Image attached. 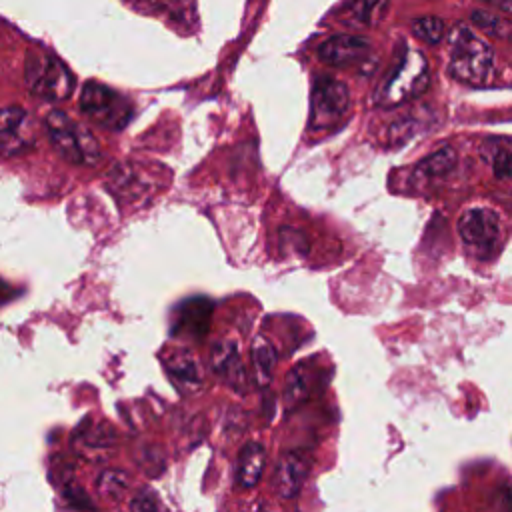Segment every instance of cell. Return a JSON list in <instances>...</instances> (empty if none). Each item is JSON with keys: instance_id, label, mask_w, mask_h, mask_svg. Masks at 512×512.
<instances>
[{"instance_id": "cell-1", "label": "cell", "mask_w": 512, "mask_h": 512, "mask_svg": "<svg viewBox=\"0 0 512 512\" xmlns=\"http://www.w3.org/2000/svg\"><path fill=\"white\" fill-rule=\"evenodd\" d=\"M492 68L494 52L490 44L468 26H456L450 36V76L458 82L480 86L490 78Z\"/></svg>"}, {"instance_id": "cell-2", "label": "cell", "mask_w": 512, "mask_h": 512, "mask_svg": "<svg viewBox=\"0 0 512 512\" xmlns=\"http://www.w3.org/2000/svg\"><path fill=\"white\" fill-rule=\"evenodd\" d=\"M428 82L430 74L424 56L418 50L404 48L392 74L376 90L374 100L378 106H398L420 96L428 88Z\"/></svg>"}, {"instance_id": "cell-3", "label": "cell", "mask_w": 512, "mask_h": 512, "mask_svg": "<svg viewBox=\"0 0 512 512\" xmlns=\"http://www.w3.org/2000/svg\"><path fill=\"white\" fill-rule=\"evenodd\" d=\"M46 130L56 150L72 164L92 166L100 160V144L94 134L80 122L72 120L62 110H52L46 116Z\"/></svg>"}, {"instance_id": "cell-4", "label": "cell", "mask_w": 512, "mask_h": 512, "mask_svg": "<svg viewBox=\"0 0 512 512\" xmlns=\"http://www.w3.org/2000/svg\"><path fill=\"white\" fill-rule=\"evenodd\" d=\"M28 90L44 100H66L74 88V76L62 60L52 54H30L24 64Z\"/></svg>"}, {"instance_id": "cell-5", "label": "cell", "mask_w": 512, "mask_h": 512, "mask_svg": "<svg viewBox=\"0 0 512 512\" xmlns=\"http://www.w3.org/2000/svg\"><path fill=\"white\" fill-rule=\"evenodd\" d=\"M80 110L96 124L120 130L132 118V104L120 92L100 84L86 82L80 92Z\"/></svg>"}, {"instance_id": "cell-6", "label": "cell", "mask_w": 512, "mask_h": 512, "mask_svg": "<svg viewBox=\"0 0 512 512\" xmlns=\"http://www.w3.org/2000/svg\"><path fill=\"white\" fill-rule=\"evenodd\" d=\"M310 102H312L310 128L312 130L332 128L340 122V118L348 110V104H350L348 88L332 76H320L314 82Z\"/></svg>"}, {"instance_id": "cell-7", "label": "cell", "mask_w": 512, "mask_h": 512, "mask_svg": "<svg viewBox=\"0 0 512 512\" xmlns=\"http://www.w3.org/2000/svg\"><path fill=\"white\" fill-rule=\"evenodd\" d=\"M458 232L468 246L476 248L482 254H490L494 252V248L498 250L500 244V216L486 206L468 208L458 220Z\"/></svg>"}, {"instance_id": "cell-8", "label": "cell", "mask_w": 512, "mask_h": 512, "mask_svg": "<svg viewBox=\"0 0 512 512\" xmlns=\"http://www.w3.org/2000/svg\"><path fill=\"white\" fill-rule=\"evenodd\" d=\"M370 52V42L362 36H350V34H338L328 38L318 48V58L334 68H344L350 64H356L364 60Z\"/></svg>"}, {"instance_id": "cell-9", "label": "cell", "mask_w": 512, "mask_h": 512, "mask_svg": "<svg viewBox=\"0 0 512 512\" xmlns=\"http://www.w3.org/2000/svg\"><path fill=\"white\" fill-rule=\"evenodd\" d=\"M30 118L20 106L0 108V156L16 154L30 144Z\"/></svg>"}, {"instance_id": "cell-10", "label": "cell", "mask_w": 512, "mask_h": 512, "mask_svg": "<svg viewBox=\"0 0 512 512\" xmlns=\"http://www.w3.org/2000/svg\"><path fill=\"white\" fill-rule=\"evenodd\" d=\"M310 474V460L300 450L282 454L276 468V490L282 498H294Z\"/></svg>"}, {"instance_id": "cell-11", "label": "cell", "mask_w": 512, "mask_h": 512, "mask_svg": "<svg viewBox=\"0 0 512 512\" xmlns=\"http://www.w3.org/2000/svg\"><path fill=\"white\" fill-rule=\"evenodd\" d=\"M108 186L120 200L130 202V200L144 198L148 194L150 180L140 170V166L132 162H122V164H116L114 170L110 172Z\"/></svg>"}, {"instance_id": "cell-12", "label": "cell", "mask_w": 512, "mask_h": 512, "mask_svg": "<svg viewBox=\"0 0 512 512\" xmlns=\"http://www.w3.org/2000/svg\"><path fill=\"white\" fill-rule=\"evenodd\" d=\"M212 370L238 392L246 390V372L238 358V348L234 342H218L212 350Z\"/></svg>"}, {"instance_id": "cell-13", "label": "cell", "mask_w": 512, "mask_h": 512, "mask_svg": "<svg viewBox=\"0 0 512 512\" xmlns=\"http://www.w3.org/2000/svg\"><path fill=\"white\" fill-rule=\"evenodd\" d=\"M266 466V450L260 442H246L238 454L236 462V486L242 490L254 488L264 472Z\"/></svg>"}, {"instance_id": "cell-14", "label": "cell", "mask_w": 512, "mask_h": 512, "mask_svg": "<svg viewBox=\"0 0 512 512\" xmlns=\"http://www.w3.org/2000/svg\"><path fill=\"white\" fill-rule=\"evenodd\" d=\"M164 366L178 386L196 388L200 384V370L188 350H174L164 358Z\"/></svg>"}, {"instance_id": "cell-15", "label": "cell", "mask_w": 512, "mask_h": 512, "mask_svg": "<svg viewBox=\"0 0 512 512\" xmlns=\"http://www.w3.org/2000/svg\"><path fill=\"white\" fill-rule=\"evenodd\" d=\"M456 152L452 148H440L438 152L426 156L416 164L414 176L418 182H432L436 178L446 176L456 166Z\"/></svg>"}, {"instance_id": "cell-16", "label": "cell", "mask_w": 512, "mask_h": 512, "mask_svg": "<svg viewBox=\"0 0 512 512\" xmlns=\"http://www.w3.org/2000/svg\"><path fill=\"white\" fill-rule=\"evenodd\" d=\"M486 160L492 164V170L498 178H508L510 174V140L508 138H488L482 144Z\"/></svg>"}, {"instance_id": "cell-17", "label": "cell", "mask_w": 512, "mask_h": 512, "mask_svg": "<svg viewBox=\"0 0 512 512\" xmlns=\"http://www.w3.org/2000/svg\"><path fill=\"white\" fill-rule=\"evenodd\" d=\"M252 360H254V368H256V378L262 386H268L274 374V366H276V352L272 348V344H268L264 338H256L254 346H252Z\"/></svg>"}, {"instance_id": "cell-18", "label": "cell", "mask_w": 512, "mask_h": 512, "mask_svg": "<svg viewBox=\"0 0 512 512\" xmlns=\"http://www.w3.org/2000/svg\"><path fill=\"white\" fill-rule=\"evenodd\" d=\"M470 18H472L474 26H478L488 36H494V38H500V40L510 38V22L504 16L480 8V10H474Z\"/></svg>"}, {"instance_id": "cell-19", "label": "cell", "mask_w": 512, "mask_h": 512, "mask_svg": "<svg viewBox=\"0 0 512 512\" xmlns=\"http://www.w3.org/2000/svg\"><path fill=\"white\" fill-rule=\"evenodd\" d=\"M412 32L428 42V44H436L442 40L446 28H444V22L438 18V16H422V18H416L412 22Z\"/></svg>"}, {"instance_id": "cell-20", "label": "cell", "mask_w": 512, "mask_h": 512, "mask_svg": "<svg viewBox=\"0 0 512 512\" xmlns=\"http://www.w3.org/2000/svg\"><path fill=\"white\" fill-rule=\"evenodd\" d=\"M128 488V476L122 470H104L98 476V490L106 498H120Z\"/></svg>"}, {"instance_id": "cell-21", "label": "cell", "mask_w": 512, "mask_h": 512, "mask_svg": "<svg viewBox=\"0 0 512 512\" xmlns=\"http://www.w3.org/2000/svg\"><path fill=\"white\" fill-rule=\"evenodd\" d=\"M384 0H352L346 10L350 12V18L362 24H370L374 20V14L380 10Z\"/></svg>"}, {"instance_id": "cell-22", "label": "cell", "mask_w": 512, "mask_h": 512, "mask_svg": "<svg viewBox=\"0 0 512 512\" xmlns=\"http://www.w3.org/2000/svg\"><path fill=\"white\" fill-rule=\"evenodd\" d=\"M130 510L132 512H168L158 500V494L150 488H142L136 492V496L130 500Z\"/></svg>"}, {"instance_id": "cell-23", "label": "cell", "mask_w": 512, "mask_h": 512, "mask_svg": "<svg viewBox=\"0 0 512 512\" xmlns=\"http://www.w3.org/2000/svg\"><path fill=\"white\" fill-rule=\"evenodd\" d=\"M286 402L290 404H298L304 400L306 396V378H304V372L300 366H296L288 378H286Z\"/></svg>"}, {"instance_id": "cell-24", "label": "cell", "mask_w": 512, "mask_h": 512, "mask_svg": "<svg viewBox=\"0 0 512 512\" xmlns=\"http://www.w3.org/2000/svg\"><path fill=\"white\" fill-rule=\"evenodd\" d=\"M486 2L496 6V8H500L502 12H510L512 10V0H486Z\"/></svg>"}]
</instances>
